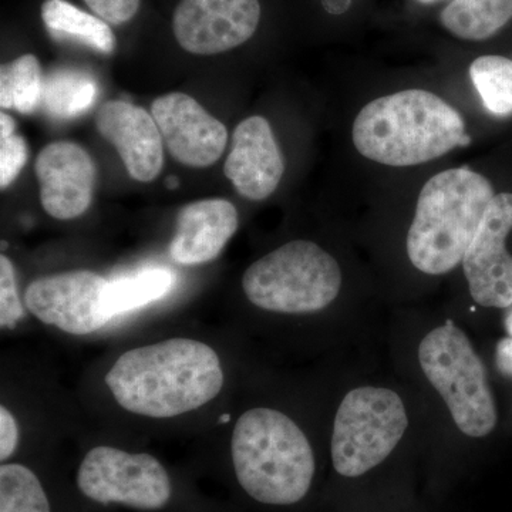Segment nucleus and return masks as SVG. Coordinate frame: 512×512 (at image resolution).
I'll list each match as a JSON object with an SVG mask.
<instances>
[{
  "label": "nucleus",
  "instance_id": "nucleus-1",
  "mask_svg": "<svg viewBox=\"0 0 512 512\" xmlns=\"http://www.w3.org/2000/svg\"><path fill=\"white\" fill-rule=\"evenodd\" d=\"M106 383L127 412L171 419L214 400L224 386V370L207 343L175 338L123 353Z\"/></svg>",
  "mask_w": 512,
  "mask_h": 512
},
{
  "label": "nucleus",
  "instance_id": "nucleus-2",
  "mask_svg": "<svg viewBox=\"0 0 512 512\" xmlns=\"http://www.w3.org/2000/svg\"><path fill=\"white\" fill-rule=\"evenodd\" d=\"M352 136L363 157L390 167L424 164L471 143L461 114L417 89L370 101L357 114Z\"/></svg>",
  "mask_w": 512,
  "mask_h": 512
},
{
  "label": "nucleus",
  "instance_id": "nucleus-3",
  "mask_svg": "<svg viewBox=\"0 0 512 512\" xmlns=\"http://www.w3.org/2000/svg\"><path fill=\"white\" fill-rule=\"evenodd\" d=\"M232 463L242 490L258 503H301L315 480L316 461L301 427L274 409H251L239 417L231 440Z\"/></svg>",
  "mask_w": 512,
  "mask_h": 512
},
{
  "label": "nucleus",
  "instance_id": "nucleus-4",
  "mask_svg": "<svg viewBox=\"0 0 512 512\" xmlns=\"http://www.w3.org/2000/svg\"><path fill=\"white\" fill-rule=\"evenodd\" d=\"M493 185L467 167L434 175L420 191L407 234V255L419 271L443 275L453 271L476 237Z\"/></svg>",
  "mask_w": 512,
  "mask_h": 512
},
{
  "label": "nucleus",
  "instance_id": "nucleus-5",
  "mask_svg": "<svg viewBox=\"0 0 512 512\" xmlns=\"http://www.w3.org/2000/svg\"><path fill=\"white\" fill-rule=\"evenodd\" d=\"M340 288L338 261L303 239L262 256L242 276V289L252 305L286 315L323 311L338 298Z\"/></svg>",
  "mask_w": 512,
  "mask_h": 512
},
{
  "label": "nucleus",
  "instance_id": "nucleus-6",
  "mask_svg": "<svg viewBox=\"0 0 512 512\" xmlns=\"http://www.w3.org/2000/svg\"><path fill=\"white\" fill-rule=\"evenodd\" d=\"M419 362L461 433L481 439L495 429L497 406L487 370L456 323L447 320L427 333L419 346Z\"/></svg>",
  "mask_w": 512,
  "mask_h": 512
},
{
  "label": "nucleus",
  "instance_id": "nucleus-7",
  "mask_svg": "<svg viewBox=\"0 0 512 512\" xmlns=\"http://www.w3.org/2000/svg\"><path fill=\"white\" fill-rule=\"evenodd\" d=\"M409 426L399 394L384 387H357L340 403L333 426L332 466L345 480H360L383 466Z\"/></svg>",
  "mask_w": 512,
  "mask_h": 512
},
{
  "label": "nucleus",
  "instance_id": "nucleus-8",
  "mask_svg": "<svg viewBox=\"0 0 512 512\" xmlns=\"http://www.w3.org/2000/svg\"><path fill=\"white\" fill-rule=\"evenodd\" d=\"M77 487L99 504L136 510H161L173 487L163 464L151 454H133L109 446L94 447L77 471Z\"/></svg>",
  "mask_w": 512,
  "mask_h": 512
},
{
  "label": "nucleus",
  "instance_id": "nucleus-9",
  "mask_svg": "<svg viewBox=\"0 0 512 512\" xmlns=\"http://www.w3.org/2000/svg\"><path fill=\"white\" fill-rule=\"evenodd\" d=\"M109 282L92 271L43 276L28 286L26 308L45 325L70 335H89L111 319L104 308Z\"/></svg>",
  "mask_w": 512,
  "mask_h": 512
},
{
  "label": "nucleus",
  "instance_id": "nucleus-10",
  "mask_svg": "<svg viewBox=\"0 0 512 512\" xmlns=\"http://www.w3.org/2000/svg\"><path fill=\"white\" fill-rule=\"evenodd\" d=\"M511 231L512 194H495L463 258L471 296L485 308L512 306V255L505 245Z\"/></svg>",
  "mask_w": 512,
  "mask_h": 512
},
{
  "label": "nucleus",
  "instance_id": "nucleus-11",
  "mask_svg": "<svg viewBox=\"0 0 512 512\" xmlns=\"http://www.w3.org/2000/svg\"><path fill=\"white\" fill-rule=\"evenodd\" d=\"M261 20L259 0H181L173 30L188 53L212 56L244 45Z\"/></svg>",
  "mask_w": 512,
  "mask_h": 512
},
{
  "label": "nucleus",
  "instance_id": "nucleus-12",
  "mask_svg": "<svg viewBox=\"0 0 512 512\" xmlns=\"http://www.w3.org/2000/svg\"><path fill=\"white\" fill-rule=\"evenodd\" d=\"M168 151L181 164L210 167L220 160L228 143L227 127L188 94L170 93L151 104Z\"/></svg>",
  "mask_w": 512,
  "mask_h": 512
},
{
  "label": "nucleus",
  "instance_id": "nucleus-13",
  "mask_svg": "<svg viewBox=\"0 0 512 512\" xmlns=\"http://www.w3.org/2000/svg\"><path fill=\"white\" fill-rule=\"evenodd\" d=\"M40 201L50 217L69 221L89 210L96 164L84 148L69 141L49 144L36 160Z\"/></svg>",
  "mask_w": 512,
  "mask_h": 512
},
{
  "label": "nucleus",
  "instance_id": "nucleus-14",
  "mask_svg": "<svg viewBox=\"0 0 512 512\" xmlns=\"http://www.w3.org/2000/svg\"><path fill=\"white\" fill-rule=\"evenodd\" d=\"M96 126L116 148L131 178L140 183L156 180L163 170L164 141L153 114L127 101H109L100 107Z\"/></svg>",
  "mask_w": 512,
  "mask_h": 512
},
{
  "label": "nucleus",
  "instance_id": "nucleus-15",
  "mask_svg": "<svg viewBox=\"0 0 512 512\" xmlns=\"http://www.w3.org/2000/svg\"><path fill=\"white\" fill-rule=\"evenodd\" d=\"M285 163L268 120L252 116L234 131L224 173L242 197L262 201L284 177Z\"/></svg>",
  "mask_w": 512,
  "mask_h": 512
},
{
  "label": "nucleus",
  "instance_id": "nucleus-16",
  "mask_svg": "<svg viewBox=\"0 0 512 512\" xmlns=\"http://www.w3.org/2000/svg\"><path fill=\"white\" fill-rule=\"evenodd\" d=\"M238 224L237 208L222 198L185 205L177 215L171 258L187 266L214 261L234 237Z\"/></svg>",
  "mask_w": 512,
  "mask_h": 512
},
{
  "label": "nucleus",
  "instance_id": "nucleus-17",
  "mask_svg": "<svg viewBox=\"0 0 512 512\" xmlns=\"http://www.w3.org/2000/svg\"><path fill=\"white\" fill-rule=\"evenodd\" d=\"M511 19L512 0H451L440 13L447 32L470 42L490 39Z\"/></svg>",
  "mask_w": 512,
  "mask_h": 512
},
{
  "label": "nucleus",
  "instance_id": "nucleus-18",
  "mask_svg": "<svg viewBox=\"0 0 512 512\" xmlns=\"http://www.w3.org/2000/svg\"><path fill=\"white\" fill-rule=\"evenodd\" d=\"M42 19L53 35L73 37L104 55L116 49V36L109 23L66 0H46L42 5Z\"/></svg>",
  "mask_w": 512,
  "mask_h": 512
},
{
  "label": "nucleus",
  "instance_id": "nucleus-19",
  "mask_svg": "<svg viewBox=\"0 0 512 512\" xmlns=\"http://www.w3.org/2000/svg\"><path fill=\"white\" fill-rule=\"evenodd\" d=\"M99 94L96 79L79 70H56L43 80L40 106L55 119H73L93 106Z\"/></svg>",
  "mask_w": 512,
  "mask_h": 512
},
{
  "label": "nucleus",
  "instance_id": "nucleus-20",
  "mask_svg": "<svg viewBox=\"0 0 512 512\" xmlns=\"http://www.w3.org/2000/svg\"><path fill=\"white\" fill-rule=\"evenodd\" d=\"M174 276L167 269H146L136 275L116 279L107 284L104 292V308L113 316L156 302L170 291Z\"/></svg>",
  "mask_w": 512,
  "mask_h": 512
},
{
  "label": "nucleus",
  "instance_id": "nucleus-21",
  "mask_svg": "<svg viewBox=\"0 0 512 512\" xmlns=\"http://www.w3.org/2000/svg\"><path fill=\"white\" fill-rule=\"evenodd\" d=\"M42 70L36 56L23 55L0 69V106L33 113L42 100Z\"/></svg>",
  "mask_w": 512,
  "mask_h": 512
},
{
  "label": "nucleus",
  "instance_id": "nucleus-22",
  "mask_svg": "<svg viewBox=\"0 0 512 512\" xmlns=\"http://www.w3.org/2000/svg\"><path fill=\"white\" fill-rule=\"evenodd\" d=\"M470 77L491 116H512V60L488 55L474 60Z\"/></svg>",
  "mask_w": 512,
  "mask_h": 512
},
{
  "label": "nucleus",
  "instance_id": "nucleus-23",
  "mask_svg": "<svg viewBox=\"0 0 512 512\" xmlns=\"http://www.w3.org/2000/svg\"><path fill=\"white\" fill-rule=\"evenodd\" d=\"M0 512H52L45 488L30 468L0 467Z\"/></svg>",
  "mask_w": 512,
  "mask_h": 512
},
{
  "label": "nucleus",
  "instance_id": "nucleus-24",
  "mask_svg": "<svg viewBox=\"0 0 512 512\" xmlns=\"http://www.w3.org/2000/svg\"><path fill=\"white\" fill-rule=\"evenodd\" d=\"M25 318V306L19 298L15 266L6 255L0 256V326L15 329Z\"/></svg>",
  "mask_w": 512,
  "mask_h": 512
},
{
  "label": "nucleus",
  "instance_id": "nucleus-25",
  "mask_svg": "<svg viewBox=\"0 0 512 512\" xmlns=\"http://www.w3.org/2000/svg\"><path fill=\"white\" fill-rule=\"evenodd\" d=\"M28 161V144L19 134L0 138V187L8 188Z\"/></svg>",
  "mask_w": 512,
  "mask_h": 512
},
{
  "label": "nucleus",
  "instance_id": "nucleus-26",
  "mask_svg": "<svg viewBox=\"0 0 512 512\" xmlns=\"http://www.w3.org/2000/svg\"><path fill=\"white\" fill-rule=\"evenodd\" d=\"M86 5L110 25H123L136 16L141 0H84Z\"/></svg>",
  "mask_w": 512,
  "mask_h": 512
},
{
  "label": "nucleus",
  "instance_id": "nucleus-27",
  "mask_svg": "<svg viewBox=\"0 0 512 512\" xmlns=\"http://www.w3.org/2000/svg\"><path fill=\"white\" fill-rule=\"evenodd\" d=\"M19 444V427L15 416L5 406L0 407V460L13 456Z\"/></svg>",
  "mask_w": 512,
  "mask_h": 512
},
{
  "label": "nucleus",
  "instance_id": "nucleus-28",
  "mask_svg": "<svg viewBox=\"0 0 512 512\" xmlns=\"http://www.w3.org/2000/svg\"><path fill=\"white\" fill-rule=\"evenodd\" d=\"M495 365L504 376L512 377V338H504L497 343Z\"/></svg>",
  "mask_w": 512,
  "mask_h": 512
},
{
  "label": "nucleus",
  "instance_id": "nucleus-29",
  "mask_svg": "<svg viewBox=\"0 0 512 512\" xmlns=\"http://www.w3.org/2000/svg\"><path fill=\"white\" fill-rule=\"evenodd\" d=\"M16 123L9 114H0V138H6L15 134Z\"/></svg>",
  "mask_w": 512,
  "mask_h": 512
},
{
  "label": "nucleus",
  "instance_id": "nucleus-30",
  "mask_svg": "<svg viewBox=\"0 0 512 512\" xmlns=\"http://www.w3.org/2000/svg\"><path fill=\"white\" fill-rule=\"evenodd\" d=\"M505 329H507L508 335L512 338V306H510V311L505 316Z\"/></svg>",
  "mask_w": 512,
  "mask_h": 512
},
{
  "label": "nucleus",
  "instance_id": "nucleus-31",
  "mask_svg": "<svg viewBox=\"0 0 512 512\" xmlns=\"http://www.w3.org/2000/svg\"><path fill=\"white\" fill-rule=\"evenodd\" d=\"M167 187L170 188V190H175V188L178 187V185H180V183H178V178L177 177H173V175H171V177H168V180H167Z\"/></svg>",
  "mask_w": 512,
  "mask_h": 512
},
{
  "label": "nucleus",
  "instance_id": "nucleus-32",
  "mask_svg": "<svg viewBox=\"0 0 512 512\" xmlns=\"http://www.w3.org/2000/svg\"><path fill=\"white\" fill-rule=\"evenodd\" d=\"M417 2L424 3V5H431V3L440 2V0H417Z\"/></svg>",
  "mask_w": 512,
  "mask_h": 512
}]
</instances>
